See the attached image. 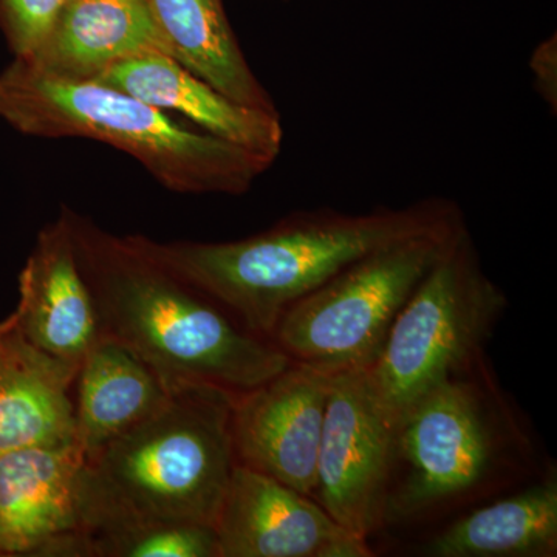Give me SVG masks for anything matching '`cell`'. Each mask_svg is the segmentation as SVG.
I'll return each mask as SVG.
<instances>
[{
  "mask_svg": "<svg viewBox=\"0 0 557 557\" xmlns=\"http://www.w3.org/2000/svg\"><path fill=\"white\" fill-rule=\"evenodd\" d=\"M62 212L102 335L129 348L171 391L207 384L239 395L287 368L292 359L281 348L150 258L132 236H115L69 207Z\"/></svg>",
  "mask_w": 557,
  "mask_h": 557,
  "instance_id": "cell-1",
  "label": "cell"
},
{
  "mask_svg": "<svg viewBox=\"0 0 557 557\" xmlns=\"http://www.w3.org/2000/svg\"><path fill=\"white\" fill-rule=\"evenodd\" d=\"M461 218L453 201L429 199L362 214L296 212L239 240L157 242L139 234L132 239L249 332L270 339L293 304L358 259Z\"/></svg>",
  "mask_w": 557,
  "mask_h": 557,
  "instance_id": "cell-2",
  "label": "cell"
},
{
  "mask_svg": "<svg viewBox=\"0 0 557 557\" xmlns=\"http://www.w3.org/2000/svg\"><path fill=\"white\" fill-rule=\"evenodd\" d=\"M236 397L207 384L172 388L157 412L84 458L81 531L214 527L237 465Z\"/></svg>",
  "mask_w": 557,
  "mask_h": 557,
  "instance_id": "cell-3",
  "label": "cell"
},
{
  "mask_svg": "<svg viewBox=\"0 0 557 557\" xmlns=\"http://www.w3.org/2000/svg\"><path fill=\"white\" fill-rule=\"evenodd\" d=\"M0 119L25 135L87 138L134 157L164 188L180 194L242 196L271 161L188 129L124 91L40 75L14 60L0 75Z\"/></svg>",
  "mask_w": 557,
  "mask_h": 557,
  "instance_id": "cell-4",
  "label": "cell"
},
{
  "mask_svg": "<svg viewBox=\"0 0 557 557\" xmlns=\"http://www.w3.org/2000/svg\"><path fill=\"white\" fill-rule=\"evenodd\" d=\"M518 443L485 368L442 381L397 418L384 523H406L482 490Z\"/></svg>",
  "mask_w": 557,
  "mask_h": 557,
  "instance_id": "cell-5",
  "label": "cell"
},
{
  "mask_svg": "<svg viewBox=\"0 0 557 557\" xmlns=\"http://www.w3.org/2000/svg\"><path fill=\"white\" fill-rule=\"evenodd\" d=\"M507 307L504 289L483 270L465 226L399 311L369 368L395 420L442 381L483 364Z\"/></svg>",
  "mask_w": 557,
  "mask_h": 557,
  "instance_id": "cell-6",
  "label": "cell"
},
{
  "mask_svg": "<svg viewBox=\"0 0 557 557\" xmlns=\"http://www.w3.org/2000/svg\"><path fill=\"white\" fill-rule=\"evenodd\" d=\"M465 226L461 218L358 259L293 304L271 343L324 372L370 368L399 311Z\"/></svg>",
  "mask_w": 557,
  "mask_h": 557,
  "instance_id": "cell-7",
  "label": "cell"
},
{
  "mask_svg": "<svg viewBox=\"0 0 557 557\" xmlns=\"http://www.w3.org/2000/svg\"><path fill=\"white\" fill-rule=\"evenodd\" d=\"M395 429L369 368L332 373L313 498L366 541L384 525Z\"/></svg>",
  "mask_w": 557,
  "mask_h": 557,
  "instance_id": "cell-8",
  "label": "cell"
},
{
  "mask_svg": "<svg viewBox=\"0 0 557 557\" xmlns=\"http://www.w3.org/2000/svg\"><path fill=\"white\" fill-rule=\"evenodd\" d=\"M330 384L332 373L289 361L273 379L237 395L233 412L237 465L313 497Z\"/></svg>",
  "mask_w": 557,
  "mask_h": 557,
  "instance_id": "cell-9",
  "label": "cell"
},
{
  "mask_svg": "<svg viewBox=\"0 0 557 557\" xmlns=\"http://www.w3.org/2000/svg\"><path fill=\"white\" fill-rule=\"evenodd\" d=\"M219 557H369L366 539L313 497L236 465L218 520Z\"/></svg>",
  "mask_w": 557,
  "mask_h": 557,
  "instance_id": "cell-10",
  "label": "cell"
},
{
  "mask_svg": "<svg viewBox=\"0 0 557 557\" xmlns=\"http://www.w3.org/2000/svg\"><path fill=\"white\" fill-rule=\"evenodd\" d=\"M11 317L36 347L78 369L104 336L62 209L40 231L21 271L20 304Z\"/></svg>",
  "mask_w": 557,
  "mask_h": 557,
  "instance_id": "cell-11",
  "label": "cell"
},
{
  "mask_svg": "<svg viewBox=\"0 0 557 557\" xmlns=\"http://www.w3.org/2000/svg\"><path fill=\"white\" fill-rule=\"evenodd\" d=\"M91 83L124 91L161 110H174L201 132L274 163L284 143L278 112L248 108L220 94L164 53L131 58Z\"/></svg>",
  "mask_w": 557,
  "mask_h": 557,
  "instance_id": "cell-12",
  "label": "cell"
},
{
  "mask_svg": "<svg viewBox=\"0 0 557 557\" xmlns=\"http://www.w3.org/2000/svg\"><path fill=\"white\" fill-rule=\"evenodd\" d=\"M84 458L76 442L0 456L3 556H39L58 539L81 530L78 480Z\"/></svg>",
  "mask_w": 557,
  "mask_h": 557,
  "instance_id": "cell-13",
  "label": "cell"
},
{
  "mask_svg": "<svg viewBox=\"0 0 557 557\" xmlns=\"http://www.w3.org/2000/svg\"><path fill=\"white\" fill-rule=\"evenodd\" d=\"M78 368L25 338L13 317L0 322V456L76 442Z\"/></svg>",
  "mask_w": 557,
  "mask_h": 557,
  "instance_id": "cell-14",
  "label": "cell"
},
{
  "mask_svg": "<svg viewBox=\"0 0 557 557\" xmlns=\"http://www.w3.org/2000/svg\"><path fill=\"white\" fill-rule=\"evenodd\" d=\"M149 53L170 57L145 0H67L39 49L21 61L49 78L83 83Z\"/></svg>",
  "mask_w": 557,
  "mask_h": 557,
  "instance_id": "cell-15",
  "label": "cell"
},
{
  "mask_svg": "<svg viewBox=\"0 0 557 557\" xmlns=\"http://www.w3.org/2000/svg\"><path fill=\"white\" fill-rule=\"evenodd\" d=\"M75 387L76 443L86 457L157 412L172 392L145 361L109 336L81 362Z\"/></svg>",
  "mask_w": 557,
  "mask_h": 557,
  "instance_id": "cell-16",
  "label": "cell"
},
{
  "mask_svg": "<svg viewBox=\"0 0 557 557\" xmlns=\"http://www.w3.org/2000/svg\"><path fill=\"white\" fill-rule=\"evenodd\" d=\"M170 57L239 104L277 112L249 67L222 0H145Z\"/></svg>",
  "mask_w": 557,
  "mask_h": 557,
  "instance_id": "cell-17",
  "label": "cell"
},
{
  "mask_svg": "<svg viewBox=\"0 0 557 557\" xmlns=\"http://www.w3.org/2000/svg\"><path fill=\"white\" fill-rule=\"evenodd\" d=\"M423 553L431 557H555V469L525 490L456 520L432 537Z\"/></svg>",
  "mask_w": 557,
  "mask_h": 557,
  "instance_id": "cell-18",
  "label": "cell"
},
{
  "mask_svg": "<svg viewBox=\"0 0 557 557\" xmlns=\"http://www.w3.org/2000/svg\"><path fill=\"white\" fill-rule=\"evenodd\" d=\"M76 557H219L218 534L208 525L79 531Z\"/></svg>",
  "mask_w": 557,
  "mask_h": 557,
  "instance_id": "cell-19",
  "label": "cell"
},
{
  "mask_svg": "<svg viewBox=\"0 0 557 557\" xmlns=\"http://www.w3.org/2000/svg\"><path fill=\"white\" fill-rule=\"evenodd\" d=\"M67 0H0V28L17 60L39 49Z\"/></svg>",
  "mask_w": 557,
  "mask_h": 557,
  "instance_id": "cell-20",
  "label": "cell"
},
{
  "mask_svg": "<svg viewBox=\"0 0 557 557\" xmlns=\"http://www.w3.org/2000/svg\"><path fill=\"white\" fill-rule=\"evenodd\" d=\"M534 76V87L542 100L556 113L557 108V40L556 36L537 46L530 60Z\"/></svg>",
  "mask_w": 557,
  "mask_h": 557,
  "instance_id": "cell-21",
  "label": "cell"
},
{
  "mask_svg": "<svg viewBox=\"0 0 557 557\" xmlns=\"http://www.w3.org/2000/svg\"><path fill=\"white\" fill-rule=\"evenodd\" d=\"M0 556H3L2 549H0Z\"/></svg>",
  "mask_w": 557,
  "mask_h": 557,
  "instance_id": "cell-22",
  "label": "cell"
}]
</instances>
